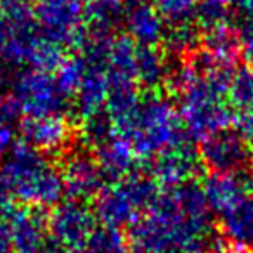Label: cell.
Segmentation results:
<instances>
[{
    "instance_id": "9a60e30c",
    "label": "cell",
    "mask_w": 253,
    "mask_h": 253,
    "mask_svg": "<svg viewBox=\"0 0 253 253\" xmlns=\"http://www.w3.org/2000/svg\"><path fill=\"white\" fill-rule=\"evenodd\" d=\"M201 189L210 210L218 215L250 194L252 180L246 172H211L205 179Z\"/></svg>"
},
{
    "instance_id": "4dcf8cb0",
    "label": "cell",
    "mask_w": 253,
    "mask_h": 253,
    "mask_svg": "<svg viewBox=\"0 0 253 253\" xmlns=\"http://www.w3.org/2000/svg\"><path fill=\"white\" fill-rule=\"evenodd\" d=\"M120 2H123V0H120ZM132 2H134V0H132Z\"/></svg>"
},
{
    "instance_id": "5b68a950",
    "label": "cell",
    "mask_w": 253,
    "mask_h": 253,
    "mask_svg": "<svg viewBox=\"0 0 253 253\" xmlns=\"http://www.w3.org/2000/svg\"><path fill=\"white\" fill-rule=\"evenodd\" d=\"M156 193V182L146 175H132L104 186L95 196L94 213L104 227L134 225L151 207Z\"/></svg>"
},
{
    "instance_id": "484cf974",
    "label": "cell",
    "mask_w": 253,
    "mask_h": 253,
    "mask_svg": "<svg viewBox=\"0 0 253 253\" xmlns=\"http://www.w3.org/2000/svg\"><path fill=\"white\" fill-rule=\"evenodd\" d=\"M200 40L196 26L193 25H182V26H170V30L165 35L167 47L173 54H189L194 52L196 43Z\"/></svg>"
},
{
    "instance_id": "30bf717a",
    "label": "cell",
    "mask_w": 253,
    "mask_h": 253,
    "mask_svg": "<svg viewBox=\"0 0 253 253\" xmlns=\"http://www.w3.org/2000/svg\"><path fill=\"white\" fill-rule=\"evenodd\" d=\"M19 135L32 148L45 155H57L68 149L73 130L64 115L25 116L19 122Z\"/></svg>"
},
{
    "instance_id": "f546056e",
    "label": "cell",
    "mask_w": 253,
    "mask_h": 253,
    "mask_svg": "<svg viewBox=\"0 0 253 253\" xmlns=\"http://www.w3.org/2000/svg\"><path fill=\"white\" fill-rule=\"evenodd\" d=\"M211 253H250V252L246 248H243V246H238V245H232V243H229V245L217 246V248H215Z\"/></svg>"
},
{
    "instance_id": "f1b7e54d",
    "label": "cell",
    "mask_w": 253,
    "mask_h": 253,
    "mask_svg": "<svg viewBox=\"0 0 253 253\" xmlns=\"http://www.w3.org/2000/svg\"><path fill=\"white\" fill-rule=\"evenodd\" d=\"M37 253H71V250L64 248L63 245H59V243L52 239V241H47Z\"/></svg>"
},
{
    "instance_id": "52a82bcc",
    "label": "cell",
    "mask_w": 253,
    "mask_h": 253,
    "mask_svg": "<svg viewBox=\"0 0 253 253\" xmlns=\"http://www.w3.org/2000/svg\"><path fill=\"white\" fill-rule=\"evenodd\" d=\"M39 28L61 47L82 45L87 37L85 0H32Z\"/></svg>"
},
{
    "instance_id": "ffe728a7",
    "label": "cell",
    "mask_w": 253,
    "mask_h": 253,
    "mask_svg": "<svg viewBox=\"0 0 253 253\" xmlns=\"http://www.w3.org/2000/svg\"><path fill=\"white\" fill-rule=\"evenodd\" d=\"M125 18L120 0H92L87 7V26L95 35H113Z\"/></svg>"
},
{
    "instance_id": "6da1fadb",
    "label": "cell",
    "mask_w": 253,
    "mask_h": 253,
    "mask_svg": "<svg viewBox=\"0 0 253 253\" xmlns=\"http://www.w3.org/2000/svg\"><path fill=\"white\" fill-rule=\"evenodd\" d=\"M232 68L211 61L205 52L191 56L170 73L169 80L179 99L187 137L205 141L227 130L232 123V109L227 99V85Z\"/></svg>"
},
{
    "instance_id": "83f0119b",
    "label": "cell",
    "mask_w": 253,
    "mask_h": 253,
    "mask_svg": "<svg viewBox=\"0 0 253 253\" xmlns=\"http://www.w3.org/2000/svg\"><path fill=\"white\" fill-rule=\"evenodd\" d=\"M0 253H14L5 218H0Z\"/></svg>"
},
{
    "instance_id": "7a4b0ae2",
    "label": "cell",
    "mask_w": 253,
    "mask_h": 253,
    "mask_svg": "<svg viewBox=\"0 0 253 253\" xmlns=\"http://www.w3.org/2000/svg\"><path fill=\"white\" fill-rule=\"evenodd\" d=\"M210 207L203 189L184 184L158 193L151 207L130 227V246L134 253H151L165 239L194 238L208 239Z\"/></svg>"
},
{
    "instance_id": "8fae6325",
    "label": "cell",
    "mask_w": 253,
    "mask_h": 253,
    "mask_svg": "<svg viewBox=\"0 0 253 253\" xmlns=\"http://www.w3.org/2000/svg\"><path fill=\"white\" fill-rule=\"evenodd\" d=\"M200 155L186 141L155 156L151 165V179L165 189H172L189 184L200 172Z\"/></svg>"
},
{
    "instance_id": "5bb4252c",
    "label": "cell",
    "mask_w": 253,
    "mask_h": 253,
    "mask_svg": "<svg viewBox=\"0 0 253 253\" xmlns=\"http://www.w3.org/2000/svg\"><path fill=\"white\" fill-rule=\"evenodd\" d=\"M123 25L126 28V37L134 40L137 45L156 47L167 35V23L158 14L151 2L134 0L125 9Z\"/></svg>"
},
{
    "instance_id": "d6986e66",
    "label": "cell",
    "mask_w": 253,
    "mask_h": 253,
    "mask_svg": "<svg viewBox=\"0 0 253 253\" xmlns=\"http://www.w3.org/2000/svg\"><path fill=\"white\" fill-rule=\"evenodd\" d=\"M169 64L156 47H137L135 56V80L146 88H156L169 80Z\"/></svg>"
},
{
    "instance_id": "ba28073f",
    "label": "cell",
    "mask_w": 253,
    "mask_h": 253,
    "mask_svg": "<svg viewBox=\"0 0 253 253\" xmlns=\"http://www.w3.org/2000/svg\"><path fill=\"white\" fill-rule=\"evenodd\" d=\"M94 210L80 200L59 201L49 217V232L54 241L71 252H78L95 232Z\"/></svg>"
},
{
    "instance_id": "3957f363",
    "label": "cell",
    "mask_w": 253,
    "mask_h": 253,
    "mask_svg": "<svg viewBox=\"0 0 253 253\" xmlns=\"http://www.w3.org/2000/svg\"><path fill=\"white\" fill-rule=\"evenodd\" d=\"M64 194L61 170L45 153L26 142L16 144L0 162V207H56Z\"/></svg>"
},
{
    "instance_id": "44dd1931",
    "label": "cell",
    "mask_w": 253,
    "mask_h": 253,
    "mask_svg": "<svg viewBox=\"0 0 253 253\" xmlns=\"http://www.w3.org/2000/svg\"><path fill=\"white\" fill-rule=\"evenodd\" d=\"M19 106L11 94H0V160L16 144L19 132Z\"/></svg>"
},
{
    "instance_id": "4fadbf2b",
    "label": "cell",
    "mask_w": 253,
    "mask_h": 253,
    "mask_svg": "<svg viewBox=\"0 0 253 253\" xmlns=\"http://www.w3.org/2000/svg\"><path fill=\"white\" fill-rule=\"evenodd\" d=\"M7 229L14 253H37L49 239V222L40 208L12 207L7 210Z\"/></svg>"
},
{
    "instance_id": "e0dca14e",
    "label": "cell",
    "mask_w": 253,
    "mask_h": 253,
    "mask_svg": "<svg viewBox=\"0 0 253 253\" xmlns=\"http://www.w3.org/2000/svg\"><path fill=\"white\" fill-rule=\"evenodd\" d=\"M220 231L229 243L253 248V194H246L218 213Z\"/></svg>"
},
{
    "instance_id": "d4e9b609",
    "label": "cell",
    "mask_w": 253,
    "mask_h": 253,
    "mask_svg": "<svg viewBox=\"0 0 253 253\" xmlns=\"http://www.w3.org/2000/svg\"><path fill=\"white\" fill-rule=\"evenodd\" d=\"M234 12L236 0H200L198 21L205 26V30H208L213 26L231 23Z\"/></svg>"
},
{
    "instance_id": "7c38bea8",
    "label": "cell",
    "mask_w": 253,
    "mask_h": 253,
    "mask_svg": "<svg viewBox=\"0 0 253 253\" xmlns=\"http://www.w3.org/2000/svg\"><path fill=\"white\" fill-rule=\"evenodd\" d=\"M61 173H63L64 193L71 200L85 201L88 198H95L104 187V173L95 156L88 153L77 151L68 155Z\"/></svg>"
},
{
    "instance_id": "ac0fdd59",
    "label": "cell",
    "mask_w": 253,
    "mask_h": 253,
    "mask_svg": "<svg viewBox=\"0 0 253 253\" xmlns=\"http://www.w3.org/2000/svg\"><path fill=\"white\" fill-rule=\"evenodd\" d=\"M203 43V52L211 61H215L220 66L234 68L239 52H241V40H239L238 28H234L231 23L205 30Z\"/></svg>"
},
{
    "instance_id": "277c9868",
    "label": "cell",
    "mask_w": 253,
    "mask_h": 253,
    "mask_svg": "<svg viewBox=\"0 0 253 253\" xmlns=\"http://www.w3.org/2000/svg\"><path fill=\"white\" fill-rule=\"evenodd\" d=\"M118 135L130 142L139 158H151L187 141L179 108L158 94L142 97L134 118Z\"/></svg>"
},
{
    "instance_id": "7402d4cb",
    "label": "cell",
    "mask_w": 253,
    "mask_h": 253,
    "mask_svg": "<svg viewBox=\"0 0 253 253\" xmlns=\"http://www.w3.org/2000/svg\"><path fill=\"white\" fill-rule=\"evenodd\" d=\"M77 253H134L130 241L120 232V229H95L88 241Z\"/></svg>"
},
{
    "instance_id": "cb8c5ba5",
    "label": "cell",
    "mask_w": 253,
    "mask_h": 253,
    "mask_svg": "<svg viewBox=\"0 0 253 253\" xmlns=\"http://www.w3.org/2000/svg\"><path fill=\"white\" fill-rule=\"evenodd\" d=\"M227 99L231 106L246 111L253 109V68L239 66L234 70L229 78Z\"/></svg>"
},
{
    "instance_id": "2e32d148",
    "label": "cell",
    "mask_w": 253,
    "mask_h": 253,
    "mask_svg": "<svg viewBox=\"0 0 253 253\" xmlns=\"http://www.w3.org/2000/svg\"><path fill=\"white\" fill-rule=\"evenodd\" d=\"M94 153L104 177L113 182L132 175L137 162L141 160L130 142L118 134L94 148Z\"/></svg>"
},
{
    "instance_id": "9c48e42d",
    "label": "cell",
    "mask_w": 253,
    "mask_h": 253,
    "mask_svg": "<svg viewBox=\"0 0 253 253\" xmlns=\"http://www.w3.org/2000/svg\"><path fill=\"white\" fill-rule=\"evenodd\" d=\"M200 158L211 172H246L253 162V151L238 132L222 130L201 141Z\"/></svg>"
},
{
    "instance_id": "4316f807",
    "label": "cell",
    "mask_w": 253,
    "mask_h": 253,
    "mask_svg": "<svg viewBox=\"0 0 253 253\" xmlns=\"http://www.w3.org/2000/svg\"><path fill=\"white\" fill-rule=\"evenodd\" d=\"M236 130L250 146H253V109L239 113L236 118Z\"/></svg>"
},
{
    "instance_id": "8992f818",
    "label": "cell",
    "mask_w": 253,
    "mask_h": 253,
    "mask_svg": "<svg viewBox=\"0 0 253 253\" xmlns=\"http://www.w3.org/2000/svg\"><path fill=\"white\" fill-rule=\"evenodd\" d=\"M11 95L25 116L66 115L73 99L63 90L56 73L33 68H19L5 73Z\"/></svg>"
},
{
    "instance_id": "603a6c76",
    "label": "cell",
    "mask_w": 253,
    "mask_h": 253,
    "mask_svg": "<svg viewBox=\"0 0 253 253\" xmlns=\"http://www.w3.org/2000/svg\"><path fill=\"white\" fill-rule=\"evenodd\" d=\"M167 26L193 25L198 19V0H151Z\"/></svg>"
}]
</instances>
